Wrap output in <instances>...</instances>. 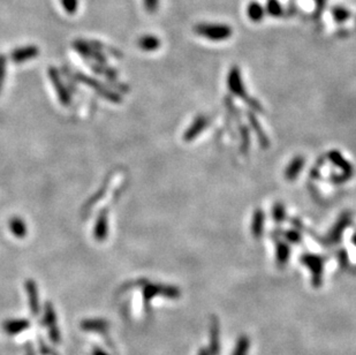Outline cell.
I'll use <instances>...</instances> for the list:
<instances>
[{
    "instance_id": "52a82bcc",
    "label": "cell",
    "mask_w": 356,
    "mask_h": 355,
    "mask_svg": "<svg viewBox=\"0 0 356 355\" xmlns=\"http://www.w3.org/2000/svg\"><path fill=\"white\" fill-rule=\"evenodd\" d=\"M74 49L80 53V55L84 57H90L91 59H96L99 63H104V56L97 50V48L95 47L93 42H84V40H75L73 43Z\"/></svg>"
},
{
    "instance_id": "3957f363",
    "label": "cell",
    "mask_w": 356,
    "mask_h": 355,
    "mask_svg": "<svg viewBox=\"0 0 356 355\" xmlns=\"http://www.w3.org/2000/svg\"><path fill=\"white\" fill-rule=\"evenodd\" d=\"M328 157L329 160L332 162V164H334L335 166H338L342 171L341 174H332L331 181L334 184H342L345 183V181L349 180L351 174H353V166H351V164L348 160L343 158V156L337 150L330 151Z\"/></svg>"
},
{
    "instance_id": "44dd1931",
    "label": "cell",
    "mask_w": 356,
    "mask_h": 355,
    "mask_svg": "<svg viewBox=\"0 0 356 355\" xmlns=\"http://www.w3.org/2000/svg\"><path fill=\"white\" fill-rule=\"evenodd\" d=\"M240 130H241V135H242L241 149L243 152H246V149H248V146H249V134H248L247 128L243 126L240 127Z\"/></svg>"
},
{
    "instance_id": "7a4b0ae2",
    "label": "cell",
    "mask_w": 356,
    "mask_h": 355,
    "mask_svg": "<svg viewBox=\"0 0 356 355\" xmlns=\"http://www.w3.org/2000/svg\"><path fill=\"white\" fill-rule=\"evenodd\" d=\"M195 32L212 42H223L229 39L233 34L230 26L221 23H200L195 27Z\"/></svg>"
},
{
    "instance_id": "603a6c76",
    "label": "cell",
    "mask_w": 356,
    "mask_h": 355,
    "mask_svg": "<svg viewBox=\"0 0 356 355\" xmlns=\"http://www.w3.org/2000/svg\"><path fill=\"white\" fill-rule=\"evenodd\" d=\"M351 241H353V243L356 246V233L353 235V238H351Z\"/></svg>"
},
{
    "instance_id": "7c38bea8",
    "label": "cell",
    "mask_w": 356,
    "mask_h": 355,
    "mask_svg": "<svg viewBox=\"0 0 356 355\" xmlns=\"http://www.w3.org/2000/svg\"><path fill=\"white\" fill-rule=\"evenodd\" d=\"M289 254H291V249H289V246L287 243L285 241H277L276 243L277 263L280 264V265H285L289 258Z\"/></svg>"
},
{
    "instance_id": "9a60e30c",
    "label": "cell",
    "mask_w": 356,
    "mask_h": 355,
    "mask_svg": "<svg viewBox=\"0 0 356 355\" xmlns=\"http://www.w3.org/2000/svg\"><path fill=\"white\" fill-rule=\"evenodd\" d=\"M272 218L273 220H276V223H283L286 219V208L283 203H275L272 206Z\"/></svg>"
},
{
    "instance_id": "277c9868",
    "label": "cell",
    "mask_w": 356,
    "mask_h": 355,
    "mask_svg": "<svg viewBox=\"0 0 356 355\" xmlns=\"http://www.w3.org/2000/svg\"><path fill=\"white\" fill-rule=\"evenodd\" d=\"M350 224H351V213L350 212L341 213L340 217L338 218V220L335 221V224L332 226V229L330 230L329 234L326 235V238L323 239V245L333 246L335 243H338L340 241L342 233L345 232V230L348 228Z\"/></svg>"
},
{
    "instance_id": "d6986e66",
    "label": "cell",
    "mask_w": 356,
    "mask_h": 355,
    "mask_svg": "<svg viewBox=\"0 0 356 355\" xmlns=\"http://www.w3.org/2000/svg\"><path fill=\"white\" fill-rule=\"evenodd\" d=\"M60 2L68 14H75L78 6V0H60Z\"/></svg>"
},
{
    "instance_id": "30bf717a",
    "label": "cell",
    "mask_w": 356,
    "mask_h": 355,
    "mask_svg": "<svg viewBox=\"0 0 356 355\" xmlns=\"http://www.w3.org/2000/svg\"><path fill=\"white\" fill-rule=\"evenodd\" d=\"M264 223H265V214L260 209L254 211L251 219V233L254 238H260L264 231Z\"/></svg>"
},
{
    "instance_id": "6da1fadb",
    "label": "cell",
    "mask_w": 356,
    "mask_h": 355,
    "mask_svg": "<svg viewBox=\"0 0 356 355\" xmlns=\"http://www.w3.org/2000/svg\"><path fill=\"white\" fill-rule=\"evenodd\" d=\"M227 86H229L230 92L233 94L234 96H237L245 102H247V104L249 105L252 110L262 112L263 109L262 106L259 105V103L255 100H251V98H249V96H248L247 90L245 88V85H243L241 72H240L238 66H233V67L231 68L229 75H227Z\"/></svg>"
},
{
    "instance_id": "e0dca14e",
    "label": "cell",
    "mask_w": 356,
    "mask_h": 355,
    "mask_svg": "<svg viewBox=\"0 0 356 355\" xmlns=\"http://www.w3.org/2000/svg\"><path fill=\"white\" fill-rule=\"evenodd\" d=\"M285 240L287 242L294 243V245H299L302 241V235L299 232V231L296 230H289V231H285L283 233Z\"/></svg>"
},
{
    "instance_id": "9c48e42d",
    "label": "cell",
    "mask_w": 356,
    "mask_h": 355,
    "mask_svg": "<svg viewBox=\"0 0 356 355\" xmlns=\"http://www.w3.org/2000/svg\"><path fill=\"white\" fill-rule=\"evenodd\" d=\"M38 48L37 47H26L21 49H16L12 52L11 58L15 63H23V61L30 60L38 55Z\"/></svg>"
},
{
    "instance_id": "ac0fdd59",
    "label": "cell",
    "mask_w": 356,
    "mask_h": 355,
    "mask_svg": "<svg viewBox=\"0 0 356 355\" xmlns=\"http://www.w3.org/2000/svg\"><path fill=\"white\" fill-rule=\"evenodd\" d=\"M333 16L337 22H343L345 20H347L350 16L349 11L345 10L342 7H334L333 8Z\"/></svg>"
},
{
    "instance_id": "4fadbf2b",
    "label": "cell",
    "mask_w": 356,
    "mask_h": 355,
    "mask_svg": "<svg viewBox=\"0 0 356 355\" xmlns=\"http://www.w3.org/2000/svg\"><path fill=\"white\" fill-rule=\"evenodd\" d=\"M247 14L251 21L259 22L264 18L265 11L262 5H259L257 2H251L247 7Z\"/></svg>"
},
{
    "instance_id": "ba28073f",
    "label": "cell",
    "mask_w": 356,
    "mask_h": 355,
    "mask_svg": "<svg viewBox=\"0 0 356 355\" xmlns=\"http://www.w3.org/2000/svg\"><path fill=\"white\" fill-rule=\"evenodd\" d=\"M304 165H305L304 157H302V156L294 157V158L287 165L286 170H285V173H284L285 178H286L288 181L296 180L297 176H299V174L301 173V171L303 170Z\"/></svg>"
},
{
    "instance_id": "7402d4cb",
    "label": "cell",
    "mask_w": 356,
    "mask_h": 355,
    "mask_svg": "<svg viewBox=\"0 0 356 355\" xmlns=\"http://www.w3.org/2000/svg\"><path fill=\"white\" fill-rule=\"evenodd\" d=\"M338 258H339V261H340V263L342 264V265H345V264H347L349 261L348 254H347V251L345 249H341L340 251H339V253H338Z\"/></svg>"
},
{
    "instance_id": "ffe728a7",
    "label": "cell",
    "mask_w": 356,
    "mask_h": 355,
    "mask_svg": "<svg viewBox=\"0 0 356 355\" xmlns=\"http://www.w3.org/2000/svg\"><path fill=\"white\" fill-rule=\"evenodd\" d=\"M144 8H146L148 13L154 14L159 7V0H143Z\"/></svg>"
},
{
    "instance_id": "8992f818",
    "label": "cell",
    "mask_w": 356,
    "mask_h": 355,
    "mask_svg": "<svg viewBox=\"0 0 356 355\" xmlns=\"http://www.w3.org/2000/svg\"><path fill=\"white\" fill-rule=\"evenodd\" d=\"M208 126H209V118L203 114L198 115L195 120L192 122V125L187 128V130H186V133L184 135V140L186 142L193 141V140H195Z\"/></svg>"
},
{
    "instance_id": "5bb4252c",
    "label": "cell",
    "mask_w": 356,
    "mask_h": 355,
    "mask_svg": "<svg viewBox=\"0 0 356 355\" xmlns=\"http://www.w3.org/2000/svg\"><path fill=\"white\" fill-rule=\"evenodd\" d=\"M248 119H249L251 127L254 128V129L256 130V133H257V138H258V141H259L260 146H262L263 148L269 147V139H268V136H266L265 133H264V131H263L262 127L259 126L258 120H257V119H256L255 115L252 114L251 112H249V113H248Z\"/></svg>"
},
{
    "instance_id": "8fae6325",
    "label": "cell",
    "mask_w": 356,
    "mask_h": 355,
    "mask_svg": "<svg viewBox=\"0 0 356 355\" xmlns=\"http://www.w3.org/2000/svg\"><path fill=\"white\" fill-rule=\"evenodd\" d=\"M138 44L143 51H156L160 47V40L154 35H144L140 37Z\"/></svg>"
},
{
    "instance_id": "2e32d148",
    "label": "cell",
    "mask_w": 356,
    "mask_h": 355,
    "mask_svg": "<svg viewBox=\"0 0 356 355\" xmlns=\"http://www.w3.org/2000/svg\"><path fill=\"white\" fill-rule=\"evenodd\" d=\"M266 12L271 16H275V18H278V16L283 15V7H281L280 3L278 0H268L266 4Z\"/></svg>"
},
{
    "instance_id": "5b68a950",
    "label": "cell",
    "mask_w": 356,
    "mask_h": 355,
    "mask_svg": "<svg viewBox=\"0 0 356 355\" xmlns=\"http://www.w3.org/2000/svg\"><path fill=\"white\" fill-rule=\"evenodd\" d=\"M301 263H303L305 267H308L310 271L313 272L314 282L320 283L322 278L323 272V265H324V257L323 256H318L315 254L305 253L300 257Z\"/></svg>"
}]
</instances>
